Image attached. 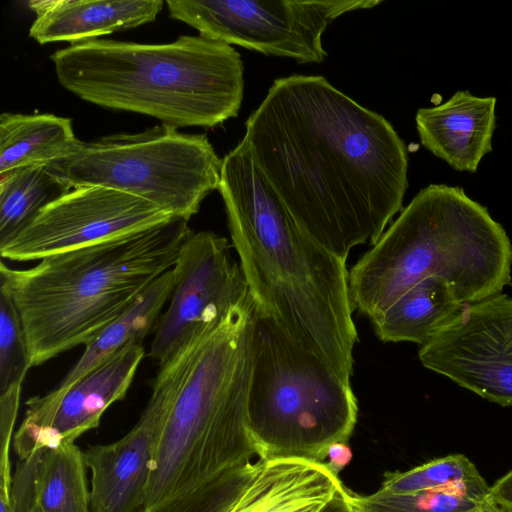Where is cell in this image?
Returning a JSON list of instances; mask_svg holds the SVG:
<instances>
[{"instance_id": "obj_1", "label": "cell", "mask_w": 512, "mask_h": 512, "mask_svg": "<svg viewBox=\"0 0 512 512\" xmlns=\"http://www.w3.org/2000/svg\"><path fill=\"white\" fill-rule=\"evenodd\" d=\"M245 127L255 163L294 221L338 258L375 244L402 209L405 143L325 77L275 79Z\"/></svg>"}, {"instance_id": "obj_2", "label": "cell", "mask_w": 512, "mask_h": 512, "mask_svg": "<svg viewBox=\"0 0 512 512\" xmlns=\"http://www.w3.org/2000/svg\"><path fill=\"white\" fill-rule=\"evenodd\" d=\"M222 161L218 191L252 300L350 383L358 335L346 261L297 225L244 139Z\"/></svg>"}, {"instance_id": "obj_3", "label": "cell", "mask_w": 512, "mask_h": 512, "mask_svg": "<svg viewBox=\"0 0 512 512\" xmlns=\"http://www.w3.org/2000/svg\"><path fill=\"white\" fill-rule=\"evenodd\" d=\"M192 230L173 218L158 227L42 258L28 269L0 264L32 367L86 346L159 276L173 268Z\"/></svg>"}, {"instance_id": "obj_4", "label": "cell", "mask_w": 512, "mask_h": 512, "mask_svg": "<svg viewBox=\"0 0 512 512\" xmlns=\"http://www.w3.org/2000/svg\"><path fill=\"white\" fill-rule=\"evenodd\" d=\"M511 268V241L488 209L461 187L430 184L350 269L349 297L372 322L418 282L440 277L473 304L511 285Z\"/></svg>"}, {"instance_id": "obj_5", "label": "cell", "mask_w": 512, "mask_h": 512, "mask_svg": "<svg viewBox=\"0 0 512 512\" xmlns=\"http://www.w3.org/2000/svg\"><path fill=\"white\" fill-rule=\"evenodd\" d=\"M50 60L59 84L83 101L176 129L218 126L238 115L243 100L239 52L201 35L164 44L95 39Z\"/></svg>"}, {"instance_id": "obj_6", "label": "cell", "mask_w": 512, "mask_h": 512, "mask_svg": "<svg viewBox=\"0 0 512 512\" xmlns=\"http://www.w3.org/2000/svg\"><path fill=\"white\" fill-rule=\"evenodd\" d=\"M254 301L250 294L195 337L158 441L140 512L260 459L247 425Z\"/></svg>"}, {"instance_id": "obj_7", "label": "cell", "mask_w": 512, "mask_h": 512, "mask_svg": "<svg viewBox=\"0 0 512 512\" xmlns=\"http://www.w3.org/2000/svg\"><path fill=\"white\" fill-rule=\"evenodd\" d=\"M247 425L260 459L325 462L328 447L347 443L357 423L351 385L301 348L254 303Z\"/></svg>"}, {"instance_id": "obj_8", "label": "cell", "mask_w": 512, "mask_h": 512, "mask_svg": "<svg viewBox=\"0 0 512 512\" xmlns=\"http://www.w3.org/2000/svg\"><path fill=\"white\" fill-rule=\"evenodd\" d=\"M222 162L205 134L161 124L89 142L77 139L47 167L72 187L103 186L132 194L189 221L218 190Z\"/></svg>"}, {"instance_id": "obj_9", "label": "cell", "mask_w": 512, "mask_h": 512, "mask_svg": "<svg viewBox=\"0 0 512 512\" xmlns=\"http://www.w3.org/2000/svg\"><path fill=\"white\" fill-rule=\"evenodd\" d=\"M382 0H167L172 19L199 35L300 64L327 57L322 37L343 14L372 9Z\"/></svg>"}, {"instance_id": "obj_10", "label": "cell", "mask_w": 512, "mask_h": 512, "mask_svg": "<svg viewBox=\"0 0 512 512\" xmlns=\"http://www.w3.org/2000/svg\"><path fill=\"white\" fill-rule=\"evenodd\" d=\"M174 217L140 197L103 186L73 187L42 209L0 246L11 261L41 260L103 241L146 231Z\"/></svg>"}, {"instance_id": "obj_11", "label": "cell", "mask_w": 512, "mask_h": 512, "mask_svg": "<svg viewBox=\"0 0 512 512\" xmlns=\"http://www.w3.org/2000/svg\"><path fill=\"white\" fill-rule=\"evenodd\" d=\"M173 270L174 288L149 352L159 365L249 295L242 269L230 255L227 239L211 231L189 234Z\"/></svg>"}, {"instance_id": "obj_12", "label": "cell", "mask_w": 512, "mask_h": 512, "mask_svg": "<svg viewBox=\"0 0 512 512\" xmlns=\"http://www.w3.org/2000/svg\"><path fill=\"white\" fill-rule=\"evenodd\" d=\"M424 367L501 406H512V298L466 304L425 345Z\"/></svg>"}, {"instance_id": "obj_13", "label": "cell", "mask_w": 512, "mask_h": 512, "mask_svg": "<svg viewBox=\"0 0 512 512\" xmlns=\"http://www.w3.org/2000/svg\"><path fill=\"white\" fill-rule=\"evenodd\" d=\"M192 338L162 363L152 384L149 401L133 428L110 444L84 450L91 472V512H140L155 450L174 399L187 373Z\"/></svg>"}, {"instance_id": "obj_14", "label": "cell", "mask_w": 512, "mask_h": 512, "mask_svg": "<svg viewBox=\"0 0 512 512\" xmlns=\"http://www.w3.org/2000/svg\"><path fill=\"white\" fill-rule=\"evenodd\" d=\"M144 356L142 343L128 344L60 396L29 398L12 442L18 458L26 459L36 452L74 443L97 428L107 408L126 396Z\"/></svg>"}, {"instance_id": "obj_15", "label": "cell", "mask_w": 512, "mask_h": 512, "mask_svg": "<svg viewBox=\"0 0 512 512\" xmlns=\"http://www.w3.org/2000/svg\"><path fill=\"white\" fill-rule=\"evenodd\" d=\"M496 98L458 91L443 104L420 108L416 128L421 144L457 171L474 173L492 151Z\"/></svg>"}, {"instance_id": "obj_16", "label": "cell", "mask_w": 512, "mask_h": 512, "mask_svg": "<svg viewBox=\"0 0 512 512\" xmlns=\"http://www.w3.org/2000/svg\"><path fill=\"white\" fill-rule=\"evenodd\" d=\"M346 489L324 462L260 459L256 473L227 512H322Z\"/></svg>"}, {"instance_id": "obj_17", "label": "cell", "mask_w": 512, "mask_h": 512, "mask_svg": "<svg viewBox=\"0 0 512 512\" xmlns=\"http://www.w3.org/2000/svg\"><path fill=\"white\" fill-rule=\"evenodd\" d=\"M161 0H32L35 19L29 36L39 44L70 45L153 22L163 8Z\"/></svg>"}, {"instance_id": "obj_18", "label": "cell", "mask_w": 512, "mask_h": 512, "mask_svg": "<svg viewBox=\"0 0 512 512\" xmlns=\"http://www.w3.org/2000/svg\"><path fill=\"white\" fill-rule=\"evenodd\" d=\"M175 284L173 268L159 276L119 318L108 325L85 346L76 364L59 385L46 393L51 398L60 396L75 382L104 360L128 344L143 340L155 331L162 310L169 301Z\"/></svg>"}, {"instance_id": "obj_19", "label": "cell", "mask_w": 512, "mask_h": 512, "mask_svg": "<svg viewBox=\"0 0 512 512\" xmlns=\"http://www.w3.org/2000/svg\"><path fill=\"white\" fill-rule=\"evenodd\" d=\"M464 305L440 277L418 282L372 321L383 342L425 345Z\"/></svg>"}, {"instance_id": "obj_20", "label": "cell", "mask_w": 512, "mask_h": 512, "mask_svg": "<svg viewBox=\"0 0 512 512\" xmlns=\"http://www.w3.org/2000/svg\"><path fill=\"white\" fill-rule=\"evenodd\" d=\"M77 141L72 120L49 113L0 115V175L47 165Z\"/></svg>"}, {"instance_id": "obj_21", "label": "cell", "mask_w": 512, "mask_h": 512, "mask_svg": "<svg viewBox=\"0 0 512 512\" xmlns=\"http://www.w3.org/2000/svg\"><path fill=\"white\" fill-rule=\"evenodd\" d=\"M84 452L75 443L42 451L34 473L35 499L43 512H91Z\"/></svg>"}, {"instance_id": "obj_22", "label": "cell", "mask_w": 512, "mask_h": 512, "mask_svg": "<svg viewBox=\"0 0 512 512\" xmlns=\"http://www.w3.org/2000/svg\"><path fill=\"white\" fill-rule=\"evenodd\" d=\"M73 187L47 165L20 168L0 175V246L26 228L47 205Z\"/></svg>"}, {"instance_id": "obj_23", "label": "cell", "mask_w": 512, "mask_h": 512, "mask_svg": "<svg viewBox=\"0 0 512 512\" xmlns=\"http://www.w3.org/2000/svg\"><path fill=\"white\" fill-rule=\"evenodd\" d=\"M489 487L453 484L408 494L377 490L365 496L351 492L350 498L358 512H480Z\"/></svg>"}, {"instance_id": "obj_24", "label": "cell", "mask_w": 512, "mask_h": 512, "mask_svg": "<svg viewBox=\"0 0 512 512\" xmlns=\"http://www.w3.org/2000/svg\"><path fill=\"white\" fill-rule=\"evenodd\" d=\"M453 484L487 486L476 466L466 456L451 454L406 471L387 472L378 490L390 494H408L442 489Z\"/></svg>"}, {"instance_id": "obj_25", "label": "cell", "mask_w": 512, "mask_h": 512, "mask_svg": "<svg viewBox=\"0 0 512 512\" xmlns=\"http://www.w3.org/2000/svg\"><path fill=\"white\" fill-rule=\"evenodd\" d=\"M260 460L227 471L145 512H227L259 467Z\"/></svg>"}, {"instance_id": "obj_26", "label": "cell", "mask_w": 512, "mask_h": 512, "mask_svg": "<svg viewBox=\"0 0 512 512\" xmlns=\"http://www.w3.org/2000/svg\"><path fill=\"white\" fill-rule=\"evenodd\" d=\"M31 367L20 316L11 295L0 285V394L21 393Z\"/></svg>"}, {"instance_id": "obj_27", "label": "cell", "mask_w": 512, "mask_h": 512, "mask_svg": "<svg viewBox=\"0 0 512 512\" xmlns=\"http://www.w3.org/2000/svg\"><path fill=\"white\" fill-rule=\"evenodd\" d=\"M39 454L19 459L12 478L11 502L16 512H43L35 499L34 473Z\"/></svg>"}, {"instance_id": "obj_28", "label": "cell", "mask_w": 512, "mask_h": 512, "mask_svg": "<svg viewBox=\"0 0 512 512\" xmlns=\"http://www.w3.org/2000/svg\"><path fill=\"white\" fill-rule=\"evenodd\" d=\"M488 499L512 510V470L489 487Z\"/></svg>"}, {"instance_id": "obj_29", "label": "cell", "mask_w": 512, "mask_h": 512, "mask_svg": "<svg viewBox=\"0 0 512 512\" xmlns=\"http://www.w3.org/2000/svg\"><path fill=\"white\" fill-rule=\"evenodd\" d=\"M352 459V452L347 443L336 442L331 444L326 452V463L329 468L338 475V473L346 467Z\"/></svg>"}, {"instance_id": "obj_30", "label": "cell", "mask_w": 512, "mask_h": 512, "mask_svg": "<svg viewBox=\"0 0 512 512\" xmlns=\"http://www.w3.org/2000/svg\"><path fill=\"white\" fill-rule=\"evenodd\" d=\"M350 495L351 491L346 489L337 495L322 512H358Z\"/></svg>"}, {"instance_id": "obj_31", "label": "cell", "mask_w": 512, "mask_h": 512, "mask_svg": "<svg viewBox=\"0 0 512 512\" xmlns=\"http://www.w3.org/2000/svg\"><path fill=\"white\" fill-rule=\"evenodd\" d=\"M480 512H512V510L502 507L487 499Z\"/></svg>"}, {"instance_id": "obj_32", "label": "cell", "mask_w": 512, "mask_h": 512, "mask_svg": "<svg viewBox=\"0 0 512 512\" xmlns=\"http://www.w3.org/2000/svg\"><path fill=\"white\" fill-rule=\"evenodd\" d=\"M0 397H19V398H21V396H19V395H1Z\"/></svg>"}]
</instances>
